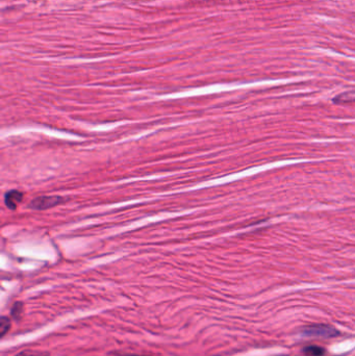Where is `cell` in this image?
<instances>
[{
	"mask_svg": "<svg viewBox=\"0 0 355 356\" xmlns=\"http://www.w3.org/2000/svg\"><path fill=\"white\" fill-rule=\"evenodd\" d=\"M64 198L60 196H41L31 200L29 207L35 210H43L53 206H57L64 201Z\"/></svg>",
	"mask_w": 355,
	"mask_h": 356,
	"instance_id": "1",
	"label": "cell"
},
{
	"mask_svg": "<svg viewBox=\"0 0 355 356\" xmlns=\"http://www.w3.org/2000/svg\"><path fill=\"white\" fill-rule=\"evenodd\" d=\"M303 333L309 337H321V338H332L338 335V331L331 326L327 325H313L304 328Z\"/></svg>",
	"mask_w": 355,
	"mask_h": 356,
	"instance_id": "2",
	"label": "cell"
},
{
	"mask_svg": "<svg viewBox=\"0 0 355 356\" xmlns=\"http://www.w3.org/2000/svg\"><path fill=\"white\" fill-rule=\"evenodd\" d=\"M23 199V194L17 190H10L4 195V203L10 210H15Z\"/></svg>",
	"mask_w": 355,
	"mask_h": 356,
	"instance_id": "3",
	"label": "cell"
},
{
	"mask_svg": "<svg viewBox=\"0 0 355 356\" xmlns=\"http://www.w3.org/2000/svg\"><path fill=\"white\" fill-rule=\"evenodd\" d=\"M303 353L306 356H323L325 354V350H324V348L312 345V346L305 347L303 349Z\"/></svg>",
	"mask_w": 355,
	"mask_h": 356,
	"instance_id": "4",
	"label": "cell"
},
{
	"mask_svg": "<svg viewBox=\"0 0 355 356\" xmlns=\"http://www.w3.org/2000/svg\"><path fill=\"white\" fill-rule=\"evenodd\" d=\"M10 328V321L7 317L2 316L0 320V337L3 338Z\"/></svg>",
	"mask_w": 355,
	"mask_h": 356,
	"instance_id": "5",
	"label": "cell"
},
{
	"mask_svg": "<svg viewBox=\"0 0 355 356\" xmlns=\"http://www.w3.org/2000/svg\"><path fill=\"white\" fill-rule=\"evenodd\" d=\"M22 309H23V307H22V303L16 302V303L14 304V306L12 307V316H13L14 318L19 317V316L21 315Z\"/></svg>",
	"mask_w": 355,
	"mask_h": 356,
	"instance_id": "6",
	"label": "cell"
},
{
	"mask_svg": "<svg viewBox=\"0 0 355 356\" xmlns=\"http://www.w3.org/2000/svg\"><path fill=\"white\" fill-rule=\"evenodd\" d=\"M15 356H49L47 353H40V352H22Z\"/></svg>",
	"mask_w": 355,
	"mask_h": 356,
	"instance_id": "7",
	"label": "cell"
}]
</instances>
